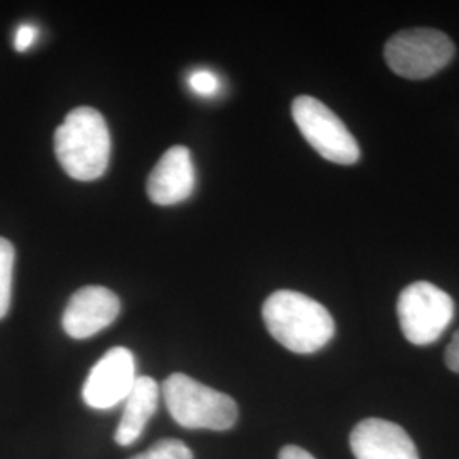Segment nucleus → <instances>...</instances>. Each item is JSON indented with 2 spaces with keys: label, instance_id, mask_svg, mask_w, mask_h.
Segmentation results:
<instances>
[{
  "label": "nucleus",
  "instance_id": "obj_15",
  "mask_svg": "<svg viewBox=\"0 0 459 459\" xmlns=\"http://www.w3.org/2000/svg\"><path fill=\"white\" fill-rule=\"evenodd\" d=\"M36 39H38V28L33 24H21L14 36V48L17 51H26L33 47Z\"/></svg>",
  "mask_w": 459,
  "mask_h": 459
},
{
  "label": "nucleus",
  "instance_id": "obj_10",
  "mask_svg": "<svg viewBox=\"0 0 459 459\" xmlns=\"http://www.w3.org/2000/svg\"><path fill=\"white\" fill-rule=\"evenodd\" d=\"M196 186L191 152L182 145L169 148L153 167L147 182L148 197L160 206L186 201Z\"/></svg>",
  "mask_w": 459,
  "mask_h": 459
},
{
  "label": "nucleus",
  "instance_id": "obj_17",
  "mask_svg": "<svg viewBox=\"0 0 459 459\" xmlns=\"http://www.w3.org/2000/svg\"><path fill=\"white\" fill-rule=\"evenodd\" d=\"M279 459H315L308 451L298 447V446H286L281 449Z\"/></svg>",
  "mask_w": 459,
  "mask_h": 459
},
{
  "label": "nucleus",
  "instance_id": "obj_14",
  "mask_svg": "<svg viewBox=\"0 0 459 459\" xmlns=\"http://www.w3.org/2000/svg\"><path fill=\"white\" fill-rule=\"evenodd\" d=\"M189 87L196 92L197 96L212 98L220 91V79L213 72L208 70H196L189 77Z\"/></svg>",
  "mask_w": 459,
  "mask_h": 459
},
{
  "label": "nucleus",
  "instance_id": "obj_3",
  "mask_svg": "<svg viewBox=\"0 0 459 459\" xmlns=\"http://www.w3.org/2000/svg\"><path fill=\"white\" fill-rule=\"evenodd\" d=\"M162 394L170 417L184 429L229 430L237 424L235 400L187 375L174 373L167 377Z\"/></svg>",
  "mask_w": 459,
  "mask_h": 459
},
{
  "label": "nucleus",
  "instance_id": "obj_12",
  "mask_svg": "<svg viewBox=\"0 0 459 459\" xmlns=\"http://www.w3.org/2000/svg\"><path fill=\"white\" fill-rule=\"evenodd\" d=\"M14 261H16L14 246L7 238L0 237V320L9 313V307H11Z\"/></svg>",
  "mask_w": 459,
  "mask_h": 459
},
{
  "label": "nucleus",
  "instance_id": "obj_16",
  "mask_svg": "<svg viewBox=\"0 0 459 459\" xmlns=\"http://www.w3.org/2000/svg\"><path fill=\"white\" fill-rule=\"evenodd\" d=\"M446 366L453 371V373H458L459 375V330L453 335L451 342L446 349Z\"/></svg>",
  "mask_w": 459,
  "mask_h": 459
},
{
  "label": "nucleus",
  "instance_id": "obj_8",
  "mask_svg": "<svg viewBox=\"0 0 459 459\" xmlns=\"http://www.w3.org/2000/svg\"><path fill=\"white\" fill-rule=\"evenodd\" d=\"M121 310L119 298L104 286H85L75 291L68 305L62 324L72 339H89L109 327Z\"/></svg>",
  "mask_w": 459,
  "mask_h": 459
},
{
  "label": "nucleus",
  "instance_id": "obj_5",
  "mask_svg": "<svg viewBox=\"0 0 459 459\" xmlns=\"http://www.w3.org/2000/svg\"><path fill=\"white\" fill-rule=\"evenodd\" d=\"M396 313L405 339L413 345H429L453 322L455 301L436 284L417 281L398 296Z\"/></svg>",
  "mask_w": 459,
  "mask_h": 459
},
{
  "label": "nucleus",
  "instance_id": "obj_11",
  "mask_svg": "<svg viewBox=\"0 0 459 459\" xmlns=\"http://www.w3.org/2000/svg\"><path fill=\"white\" fill-rule=\"evenodd\" d=\"M159 398L160 388L153 377H136L132 392L125 400L123 417L115 432L116 443L119 446H130L142 437L148 420L159 409Z\"/></svg>",
  "mask_w": 459,
  "mask_h": 459
},
{
  "label": "nucleus",
  "instance_id": "obj_9",
  "mask_svg": "<svg viewBox=\"0 0 459 459\" xmlns=\"http://www.w3.org/2000/svg\"><path fill=\"white\" fill-rule=\"evenodd\" d=\"M356 459H420L411 436L394 422L366 419L351 432Z\"/></svg>",
  "mask_w": 459,
  "mask_h": 459
},
{
  "label": "nucleus",
  "instance_id": "obj_13",
  "mask_svg": "<svg viewBox=\"0 0 459 459\" xmlns=\"http://www.w3.org/2000/svg\"><path fill=\"white\" fill-rule=\"evenodd\" d=\"M130 459H195L193 451L178 439H162L142 455Z\"/></svg>",
  "mask_w": 459,
  "mask_h": 459
},
{
  "label": "nucleus",
  "instance_id": "obj_2",
  "mask_svg": "<svg viewBox=\"0 0 459 459\" xmlns=\"http://www.w3.org/2000/svg\"><path fill=\"white\" fill-rule=\"evenodd\" d=\"M55 155L72 179H99L111 157V134L104 116L85 106L70 111L55 132Z\"/></svg>",
  "mask_w": 459,
  "mask_h": 459
},
{
  "label": "nucleus",
  "instance_id": "obj_7",
  "mask_svg": "<svg viewBox=\"0 0 459 459\" xmlns=\"http://www.w3.org/2000/svg\"><path fill=\"white\" fill-rule=\"evenodd\" d=\"M136 377L132 351L113 347L96 362L85 379L83 402L91 409L109 411L128 398Z\"/></svg>",
  "mask_w": 459,
  "mask_h": 459
},
{
  "label": "nucleus",
  "instance_id": "obj_1",
  "mask_svg": "<svg viewBox=\"0 0 459 459\" xmlns=\"http://www.w3.org/2000/svg\"><path fill=\"white\" fill-rule=\"evenodd\" d=\"M263 318L279 344L296 354H313L332 341L335 322L310 296L281 290L264 301Z\"/></svg>",
  "mask_w": 459,
  "mask_h": 459
},
{
  "label": "nucleus",
  "instance_id": "obj_4",
  "mask_svg": "<svg viewBox=\"0 0 459 459\" xmlns=\"http://www.w3.org/2000/svg\"><path fill=\"white\" fill-rule=\"evenodd\" d=\"M455 51V43L447 34L417 28L392 36L385 45V60L396 75L422 81L441 72L453 60Z\"/></svg>",
  "mask_w": 459,
  "mask_h": 459
},
{
  "label": "nucleus",
  "instance_id": "obj_6",
  "mask_svg": "<svg viewBox=\"0 0 459 459\" xmlns=\"http://www.w3.org/2000/svg\"><path fill=\"white\" fill-rule=\"evenodd\" d=\"M293 119L305 140L315 152L333 164H356L361 148L342 119L322 100L312 96H299L293 100Z\"/></svg>",
  "mask_w": 459,
  "mask_h": 459
}]
</instances>
